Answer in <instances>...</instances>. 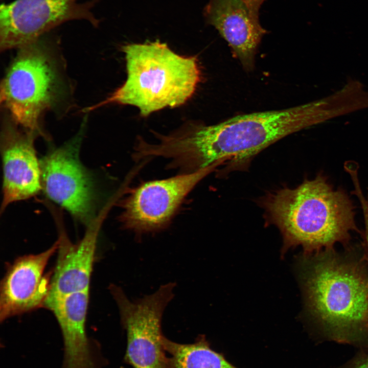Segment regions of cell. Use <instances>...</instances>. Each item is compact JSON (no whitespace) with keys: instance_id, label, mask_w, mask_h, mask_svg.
Returning a JSON list of instances; mask_svg holds the SVG:
<instances>
[{"instance_id":"7","label":"cell","mask_w":368,"mask_h":368,"mask_svg":"<svg viewBox=\"0 0 368 368\" xmlns=\"http://www.w3.org/2000/svg\"><path fill=\"white\" fill-rule=\"evenodd\" d=\"M99 0H15L0 7V48H20L71 20L100 22L94 13Z\"/></svg>"},{"instance_id":"10","label":"cell","mask_w":368,"mask_h":368,"mask_svg":"<svg viewBox=\"0 0 368 368\" xmlns=\"http://www.w3.org/2000/svg\"><path fill=\"white\" fill-rule=\"evenodd\" d=\"M58 247L57 241L44 251L18 257L8 266L1 283V321L44 307L52 278L45 269Z\"/></svg>"},{"instance_id":"6","label":"cell","mask_w":368,"mask_h":368,"mask_svg":"<svg viewBox=\"0 0 368 368\" xmlns=\"http://www.w3.org/2000/svg\"><path fill=\"white\" fill-rule=\"evenodd\" d=\"M175 287V283L169 282L154 293L132 301L121 287L115 284L109 286L126 332L124 361L133 368H168L162 321L166 307L174 296Z\"/></svg>"},{"instance_id":"13","label":"cell","mask_w":368,"mask_h":368,"mask_svg":"<svg viewBox=\"0 0 368 368\" xmlns=\"http://www.w3.org/2000/svg\"><path fill=\"white\" fill-rule=\"evenodd\" d=\"M203 13L244 69L252 70L257 48L266 31L247 5L242 0H210Z\"/></svg>"},{"instance_id":"8","label":"cell","mask_w":368,"mask_h":368,"mask_svg":"<svg viewBox=\"0 0 368 368\" xmlns=\"http://www.w3.org/2000/svg\"><path fill=\"white\" fill-rule=\"evenodd\" d=\"M216 164L199 171L148 181L132 189L120 203V222L139 236L167 227L186 197Z\"/></svg>"},{"instance_id":"12","label":"cell","mask_w":368,"mask_h":368,"mask_svg":"<svg viewBox=\"0 0 368 368\" xmlns=\"http://www.w3.org/2000/svg\"><path fill=\"white\" fill-rule=\"evenodd\" d=\"M89 290L48 298L44 307L52 311L60 326L64 344L61 368H102L101 356L86 331Z\"/></svg>"},{"instance_id":"14","label":"cell","mask_w":368,"mask_h":368,"mask_svg":"<svg viewBox=\"0 0 368 368\" xmlns=\"http://www.w3.org/2000/svg\"><path fill=\"white\" fill-rule=\"evenodd\" d=\"M103 214L87 225L84 237L76 244L70 241L62 228L59 229L58 258L47 299L89 290Z\"/></svg>"},{"instance_id":"15","label":"cell","mask_w":368,"mask_h":368,"mask_svg":"<svg viewBox=\"0 0 368 368\" xmlns=\"http://www.w3.org/2000/svg\"><path fill=\"white\" fill-rule=\"evenodd\" d=\"M168 357V368H238L220 353L213 350L203 335L192 343L182 344L164 337Z\"/></svg>"},{"instance_id":"18","label":"cell","mask_w":368,"mask_h":368,"mask_svg":"<svg viewBox=\"0 0 368 368\" xmlns=\"http://www.w3.org/2000/svg\"><path fill=\"white\" fill-rule=\"evenodd\" d=\"M350 368H368V356L355 362Z\"/></svg>"},{"instance_id":"4","label":"cell","mask_w":368,"mask_h":368,"mask_svg":"<svg viewBox=\"0 0 368 368\" xmlns=\"http://www.w3.org/2000/svg\"><path fill=\"white\" fill-rule=\"evenodd\" d=\"M127 78L107 99L88 107L85 112L109 103L136 107L143 117L166 107L185 103L194 94L200 81L195 56L174 52L159 41L122 46Z\"/></svg>"},{"instance_id":"19","label":"cell","mask_w":368,"mask_h":368,"mask_svg":"<svg viewBox=\"0 0 368 368\" xmlns=\"http://www.w3.org/2000/svg\"><path fill=\"white\" fill-rule=\"evenodd\" d=\"M366 198H367V200H368V193H367V197Z\"/></svg>"},{"instance_id":"17","label":"cell","mask_w":368,"mask_h":368,"mask_svg":"<svg viewBox=\"0 0 368 368\" xmlns=\"http://www.w3.org/2000/svg\"><path fill=\"white\" fill-rule=\"evenodd\" d=\"M248 7L252 15L259 19V11L264 0H242Z\"/></svg>"},{"instance_id":"2","label":"cell","mask_w":368,"mask_h":368,"mask_svg":"<svg viewBox=\"0 0 368 368\" xmlns=\"http://www.w3.org/2000/svg\"><path fill=\"white\" fill-rule=\"evenodd\" d=\"M262 205L267 221L282 235L283 254L298 245L305 255L332 248L336 243L347 242L352 231H358L351 200L322 174L295 188L269 194Z\"/></svg>"},{"instance_id":"1","label":"cell","mask_w":368,"mask_h":368,"mask_svg":"<svg viewBox=\"0 0 368 368\" xmlns=\"http://www.w3.org/2000/svg\"><path fill=\"white\" fill-rule=\"evenodd\" d=\"M305 105L237 116L213 125L191 124L175 131L171 155L182 171L193 172L214 164L242 170L264 149L314 121Z\"/></svg>"},{"instance_id":"16","label":"cell","mask_w":368,"mask_h":368,"mask_svg":"<svg viewBox=\"0 0 368 368\" xmlns=\"http://www.w3.org/2000/svg\"><path fill=\"white\" fill-rule=\"evenodd\" d=\"M354 190L353 193L358 198L361 206L362 211L364 222V243L367 249V258H368V200L365 197L361 190L360 182L356 181L353 183Z\"/></svg>"},{"instance_id":"9","label":"cell","mask_w":368,"mask_h":368,"mask_svg":"<svg viewBox=\"0 0 368 368\" xmlns=\"http://www.w3.org/2000/svg\"><path fill=\"white\" fill-rule=\"evenodd\" d=\"M83 127L73 140L40 161L42 189L51 200L87 226L95 217L93 179L79 157Z\"/></svg>"},{"instance_id":"11","label":"cell","mask_w":368,"mask_h":368,"mask_svg":"<svg viewBox=\"0 0 368 368\" xmlns=\"http://www.w3.org/2000/svg\"><path fill=\"white\" fill-rule=\"evenodd\" d=\"M5 124L1 134L3 183L2 212L11 203L37 195L42 189L40 162L34 136Z\"/></svg>"},{"instance_id":"5","label":"cell","mask_w":368,"mask_h":368,"mask_svg":"<svg viewBox=\"0 0 368 368\" xmlns=\"http://www.w3.org/2000/svg\"><path fill=\"white\" fill-rule=\"evenodd\" d=\"M1 85V102L13 122L34 136L41 134L45 111L65 94L60 65L53 50L38 40L20 48Z\"/></svg>"},{"instance_id":"3","label":"cell","mask_w":368,"mask_h":368,"mask_svg":"<svg viewBox=\"0 0 368 368\" xmlns=\"http://www.w3.org/2000/svg\"><path fill=\"white\" fill-rule=\"evenodd\" d=\"M332 249L305 255L301 279L312 317L336 338L348 339L368 330V272Z\"/></svg>"}]
</instances>
